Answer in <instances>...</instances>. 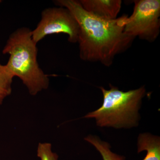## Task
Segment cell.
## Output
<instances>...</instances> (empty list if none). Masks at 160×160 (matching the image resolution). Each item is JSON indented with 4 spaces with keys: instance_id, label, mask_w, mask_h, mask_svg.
Listing matches in <instances>:
<instances>
[{
    "instance_id": "277c9868",
    "label": "cell",
    "mask_w": 160,
    "mask_h": 160,
    "mask_svg": "<svg viewBox=\"0 0 160 160\" xmlns=\"http://www.w3.org/2000/svg\"><path fill=\"white\" fill-rule=\"evenodd\" d=\"M133 12L130 17L122 16L120 22L124 26V32L133 38L152 42L159 35V0L134 1Z\"/></svg>"
},
{
    "instance_id": "5b68a950",
    "label": "cell",
    "mask_w": 160,
    "mask_h": 160,
    "mask_svg": "<svg viewBox=\"0 0 160 160\" xmlns=\"http://www.w3.org/2000/svg\"><path fill=\"white\" fill-rule=\"evenodd\" d=\"M61 33L68 35L70 42H78L79 26L76 20L66 8H48L42 12L40 22L32 31V38L37 44L46 36Z\"/></svg>"
},
{
    "instance_id": "8fae6325",
    "label": "cell",
    "mask_w": 160,
    "mask_h": 160,
    "mask_svg": "<svg viewBox=\"0 0 160 160\" xmlns=\"http://www.w3.org/2000/svg\"><path fill=\"white\" fill-rule=\"evenodd\" d=\"M1 2H2V1H0V3H1Z\"/></svg>"
},
{
    "instance_id": "ba28073f",
    "label": "cell",
    "mask_w": 160,
    "mask_h": 160,
    "mask_svg": "<svg viewBox=\"0 0 160 160\" xmlns=\"http://www.w3.org/2000/svg\"><path fill=\"white\" fill-rule=\"evenodd\" d=\"M85 140L95 147L102 157L103 160H125L124 157L113 153L111 151L108 143L101 141L97 137L89 135L85 138Z\"/></svg>"
},
{
    "instance_id": "52a82bcc",
    "label": "cell",
    "mask_w": 160,
    "mask_h": 160,
    "mask_svg": "<svg viewBox=\"0 0 160 160\" xmlns=\"http://www.w3.org/2000/svg\"><path fill=\"white\" fill-rule=\"evenodd\" d=\"M138 152L146 150L143 160H160V140L157 136L149 133L140 134L138 138Z\"/></svg>"
},
{
    "instance_id": "8992f818",
    "label": "cell",
    "mask_w": 160,
    "mask_h": 160,
    "mask_svg": "<svg viewBox=\"0 0 160 160\" xmlns=\"http://www.w3.org/2000/svg\"><path fill=\"white\" fill-rule=\"evenodd\" d=\"M79 2L87 12L106 20L117 18L122 3L121 0H81Z\"/></svg>"
},
{
    "instance_id": "3957f363",
    "label": "cell",
    "mask_w": 160,
    "mask_h": 160,
    "mask_svg": "<svg viewBox=\"0 0 160 160\" xmlns=\"http://www.w3.org/2000/svg\"><path fill=\"white\" fill-rule=\"evenodd\" d=\"M100 89L103 93L102 105L84 118H94L100 127L127 128L137 125L138 110L146 93L145 87L127 92L113 86L109 90L102 87Z\"/></svg>"
},
{
    "instance_id": "7a4b0ae2",
    "label": "cell",
    "mask_w": 160,
    "mask_h": 160,
    "mask_svg": "<svg viewBox=\"0 0 160 160\" xmlns=\"http://www.w3.org/2000/svg\"><path fill=\"white\" fill-rule=\"evenodd\" d=\"M2 52L9 55L6 65L8 69L13 76L22 80L31 95L48 88L49 78L38 64L37 44L30 29L24 27L16 30L9 37Z\"/></svg>"
},
{
    "instance_id": "9c48e42d",
    "label": "cell",
    "mask_w": 160,
    "mask_h": 160,
    "mask_svg": "<svg viewBox=\"0 0 160 160\" xmlns=\"http://www.w3.org/2000/svg\"><path fill=\"white\" fill-rule=\"evenodd\" d=\"M14 77L6 65L0 64V105L2 104L5 99L11 94Z\"/></svg>"
},
{
    "instance_id": "30bf717a",
    "label": "cell",
    "mask_w": 160,
    "mask_h": 160,
    "mask_svg": "<svg viewBox=\"0 0 160 160\" xmlns=\"http://www.w3.org/2000/svg\"><path fill=\"white\" fill-rule=\"evenodd\" d=\"M37 156L41 160H58V156L52 150V145L48 142L40 143L38 146Z\"/></svg>"
},
{
    "instance_id": "6da1fadb",
    "label": "cell",
    "mask_w": 160,
    "mask_h": 160,
    "mask_svg": "<svg viewBox=\"0 0 160 160\" xmlns=\"http://www.w3.org/2000/svg\"><path fill=\"white\" fill-rule=\"evenodd\" d=\"M56 3L68 9L78 24V42L80 57L84 61L110 66L116 56L126 51L134 39L124 32L120 18L106 20L96 17L75 0H58Z\"/></svg>"
}]
</instances>
